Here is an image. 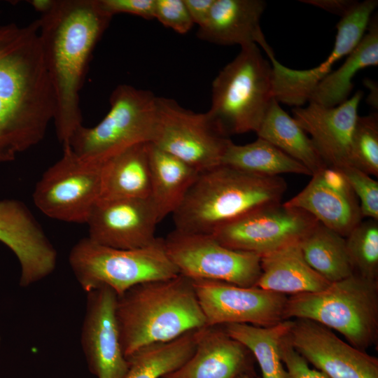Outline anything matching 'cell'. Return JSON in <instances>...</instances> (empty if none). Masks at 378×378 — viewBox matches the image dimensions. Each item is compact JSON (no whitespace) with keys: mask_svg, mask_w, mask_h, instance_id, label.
Wrapping results in <instances>:
<instances>
[{"mask_svg":"<svg viewBox=\"0 0 378 378\" xmlns=\"http://www.w3.org/2000/svg\"><path fill=\"white\" fill-rule=\"evenodd\" d=\"M303 256L317 273L330 283L354 274L345 237L318 223L299 241Z\"/></svg>","mask_w":378,"mask_h":378,"instance_id":"30","label":"cell"},{"mask_svg":"<svg viewBox=\"0 0 378 378\" xmlns=\"http://www.w3.org/2000/svg\"><path fill=\"white\" fill-rule=\"evenodd\" d=\"M102 9L113 17L118 13L154 19L155 0H98Z\"/></svg>","mask_w":378,"mask_h":378,"instance_id":"37","label":"cell"},{"mask_svg":"<svg viewBox=\"0 0 378 378\" xmlns=\"http://www.w3.org/2000/svg\"><path fill=\"white\" fill-rule=\"evenodd\" d=\"M192 281L206 326L246 323L269 327L284 320L286 295L220 281Z\"/></svg>","mask_w":378,"mask_h":378,"instance_id":"14","label":"cell"},{"mask_svg":"<svg viewBox=\"0 0 378 378\" xmlns=\"http://www.w3.org/2000/svg\"><path fill=\"white\" fill-rule=\"evenodd\" d=\"M196 330L165 342L155 343L127 357L129 368L125 378H162L181 367L193 354Z\"/></svg>","mask_w":378,"mask_h":378,"instance_id":"29","label":"cell"},{"mask_svg":"<svg viewBox=\"0 0 378 378\" xmlns=\"http://www.w3.org/2000/svg\"><path fill=\"white\" fill-rule=\"evenodd\" d=\"M340 170L360 200L362 218L378 220V182L370 175L352 166Z\"/></svg>","mask_w":378,"mask_h":378,"instance_id":"34","label":"cell"},{"mask_svg":"<svg viewBox=\"0 0 378 378\" xmlns=\"http://www.w3.org/2000/svg\"><path fill=\"white\" fill-rule=\"evenodd\" d=\"M87 294L80 343L88 368L97 378H125L129 363L120 343L118 295L106 286Z\"/></svg>","mask_w":378,"mask_h":378,"instance_id":"16","label":"cell"},{"mask_svg":"<svg viewBox=\"0 0 378 378\" xmlns=\"http://www.w3.org/2000/svg\"><path fill=\"white\" fill-rule=\"evenodd\" d=\"M287 189L279 176L255 174L220 164L199 173L172 214L176 230L212 234L258 208L279 203Z\"/></svg>","mask_w":378,"mask_h":378,"instance_id":"4","label":"cell"},{"mask_svg":"<svg viewBox=\"0 0 378 378\" xmlns=\"http://www.w3.org/2000/svg\"><path fill=\"white\" fill-rule=\"evenodd\" d=\"M256 134L305 167L312 176L328 167L307 134L274 98Z\"/></svg>","mask_w":378,"mask_h":378,"instance_id":"27","label":"cell"},{"mask_svg":"<svg viewBox=\"0 0 378 378\" xmlns=\"http://www.w3.org/2000/svg\"><path fill=\"white\" fill-rule=\"evenodd\" d=\"M378 4L377 0L357 2L337 24L333 48L326 61L306 70L281 64L268 44L262 48L271 61L274 98L279 102L299 107L309 102L318 84L332 70V66L347 56L359 43Z\"/></svg>","mask_w":378,"mask_h":378,"instance_id":"13","label":"cell"},{"mask_svg":"<svg viewBox=\"0 0 378 378\" xmlns=\"http://www.w3.org/2000/svg\"><path fill=\"white\" fill-rule=\"evenodd\" d=\"M56 0H31L28 1L35 10L44 15L53 8Z\"/></svg>","mask_w":378,"mask_h":378,"instance_id":"40","label":"cell"},{"mask_svg":"<svg viewBox=\"0 0 378 378\" xmlns=\"http://www.w3.org/2000/svg\"><path fill=\"white\" fill-rule=\"evenodd\" d=\"M300 1L339 15L341 18L346 15L358 2L352 0H302Z\"/></svg>","mask_w":378,"mask_h":378,"instance_id":"38","label":"cell"},{"mask_svg":"<svg viewBox=\"0 0 378 378\" xmlns=\"http://www.w3.org/2000/svg\"><path fill=\"white\" fill-rule=\"evenodd\" d=\"M163 240L167 254L179 274L191 280L252 287L261 274L260 255L229 248L212 234L174 229Z\"/></svg>","mask_w":378,"mask_h":378,"instance_id":"11","label":"cell"},{"mask_svg":"<svg viewBox=\"0 0 378 378\" xmlns=\"http://www.w3.org/2000/svg\"><path fill=\"white\" fill-rule=\"evenodd\" d=\"M293 348L328 378H378V358L341 340L330 328L309 319H292Z\"/></svg>","mask_w":378,"mask_h":378,"instance_id":"15","label":"cell"},{"mask_svg":"<svg viewBox=\"0 0 378 378\" xmlns=\"http://www.w3.org/2000/svg\"><path fill=\"white\" fill-rule=\"evenodd\" d=\"M232 142L207 113H196L173 99L157 97L156 120L150 143L157 148L200 173L221 164Z\"/></svg>","mask_w":378,"mask_h":378,"instance_id":"9","label":"cell"},{"mask_svg":"<svg viewBox=\"0 0 378 378\" xmlns=\"http://www.w3.org/2000/svg\"><path fill=\"white\" fill-rule=\"evenodd\" d=\"M115 317L125 358L206 326L192 281L181 274L131 287L117 297Z\"/></svg>","mask_w":378,"mask_h":378,"instance_id":"3","label":"cell"},{"mask_svg":"<svg viewBox=\"0 0 378 378\" xmlns=\"http://www.w3.org/2000/svg\"><path fill=\"white\" fill-rule=\"evenodd\" d=\"M274 99L271 63L255 43L241 47L212 82L206 112L225 136L257 132Z\"/></svg>","mask_w":378,"mask_h":378,"instance_id":"6","label":"cell"},{"mask_svg":"<svg viewBox=\"0 0 378 378\" xmlns=\"http://www.w3.org/2000/svg\"><path fill=\"white\" fill-rule=\"evenodd\" d=\"M160 220L149 198L99 199L86 224L88 238L107 247L134 249L153 244Z\"/></svg>","mask_w":378,"mask_h":378,"instance_id":"17","label":"cell"},{"mask_svg":"<svg viewBox=\"0 0 378 378\" xmlns=\"http://www.w3.org/2000/svg\"><path fill=\"white\" fill-rule=\"evenodd\" d=\"M149 199L160 222L179 207L199 172L179 158L149 143Z\"/></svg>","mask_w":378,"mask_h":378,"instance_id":"25","label":"cell"},{"mask_svg":"<svg viewBox=\"0 0 378 378\" xmlns=\"http://www.w3.org/2000/svg\"><path fill=\"white\" fill-rule=\"evenodd\" d=\"M111 18L98 0H56L51 10L38 20L43 59L55 96L53 121L63 148L83 125L80 91L92 52Z\"/></svg>","mask_w":378,"mask_h":378,"instance_id":"2","label":"cell"},{"mask_svg":"<svg viewBox=\"0 0 378 378\" xmlns=\"http://www.w3.org/2000/svg\"><path fill=\"white\" fill-rule=\"evenodd\" d=\"M102 162L82 158L69 148L49 167L33 192L35 206L46 216L86 223L101 194Z\"/></svg>","mask_w":378,"mask_h":378,"instance_id":"10","label":"cell"},{"mask_svg":"<svg viewBox=\"0 0 378 378\" xmlns=\"http://www.w3.org/2000/svg\"><path fill=\"white\" fill-rule=\"evenodd\" d=\"M284 204L305 211L319 223L346 237L362 220L356 195L340 169L326 167Z\"/></svg>","mask_w":378,"mask_h":378,"instance_id":"20","label":"cell"},{"mask_svg":"<svg viewBox=\"0 0 378 378\" xmlns=\"http://www.w3.org/2000/svg\"><path fill=\"white\" fill-rule=\"evenodd\" d=\"M69 262L86 293L106 286L118 296L136 284L179 274L167 254L163 239L158 237L145 247L118 249L99 245L87 237L72 247Z\"/></svg>","mask_w":378,"mask_h":378,"instance_id":"7","label":"cell"},{"mask_svg":"<svg viewBox=\"0 0 378 378\" xmlns=\"http://www.w3.org/2000/svg\"><path fill=\"white\" fill-rule=\"evenodd\" d=\"M260 268L255 286L284 295L317 292L330 284L307 262L299 241L262 255Z\"/></svg>","mask_w":378,"mask_h":378,"instance_id":"23","label":"cell"},{"mask_svg":"<svg viewBox=\"0 0 378 378\" xmlns=\"http://www.w3.org/2000/svg\"><path fill=\"white\" fill-rule=\"evenodd\" d=\"M306 318L366 351L378 341V281L352 274L323 290L288 297L284 319Z\"/></svg>","mask_w":378,"mask_h":378,"instance_id":"5","label":"cell"},{"mask_svg":"<svg viewBox=\"0 0 378 378\" xmlns=\"http://www.w3.org/2000/svg\"><path fill=\"white\" fill-rule=\"evenodd\" d=\"M365 34L343 64L332 71L316 87L309 102L334 107L349 99L354 88L352 80L360 70L378 64V19L371 18Z\"/></svg>","mask_w":378,"mask_h":378,"instance_id":"26","label":"cell"},{"mask_svg":"<svg viewBox=\"0 0 378 378\" xmlns=\"http://www.w3.org/2000/svg\"><path fill=\"white\" fill-rule=\"evenodd\" d=\"M0 241L18 260L21 286L43 279L56 267V250L30 211L18 200H0Z\"/></svg>","mask_w":378,"mask_h":378,"instance_id":"18","label":"cell"},{"mask_svg":"<svg viewBox=\"0 0 378 378\" xmlns=\"http://www.w3.org/2000/svg\"><path fill=\"white\" fill-rule=\"evenodd\" d=\"M318 221L304 210L276 203L250 211L212 235L222 245L260 257L300 241Z\"/></svg>","mask_w":378,"mask_h":378,"instance_id":"12","label":"cell"},{"mask_svg":"<svg viewBox=\"0 0 378 378\" xmlns=\"http://www.w3.org/2000/svg\"><path fill=\"white\" fill-rule=\"evenodd\" d=\"M194 24L204 25L211 12L214 0H183Z\"/></svg>","mask_w":378,"mask_h":378,"instance_id":"39","label":"cell"},{"mask_svg":"<svg viewBox=\"0 0 378 378\" xmlns=\"http://www.w3.org/2000/svg\"><path fill=\"white\" fill-rule=\"evenodd\" d=\"M345 241L354 273L378 281V220H361Z\"/></svg>","mask_w":378,"mask_h":378,"instance_id":"32","label":"cell"},{"mask_svg":"<svg viewBox=\"0 0 378 378\" xmlns=\"http://www.w3.org/2000/svg\"><path fill=\"white\" fill-rule=\"evenodd\" d=\"M351 162L369 175L378 176V114L358 115L354 127Z\"/></svg>","mask_w":378,"mask_h":378,"instance_id":"33","label":"cell"},{"mask_svg":"<svg viewBox=\"0 0 378 378\" xmlns=\"http://www.w3.org/2000/svg\"><path fill=\"white\" fill-rule=\"evenodd\" d=\"M36 20L0 25V163L38 144L53 120L55 101Z\"/></svg>","mask_w":378,"mask_h":378,"instance_id":"1","label":"cell"},{"mask_svg":"<svg viewBox=\"0 0 378 378\" xmlns=\"http://www.w3.org/2000/svg\"><path fill=\"white\" fill-rule=\"evenodd\" d=\"M362 97L363 92L357 91L334 107L309 102L292 111L293 118L309 134L328 167L342 169L351 166V139Z\"/></svg>","mask_w":378,"mask_h":378,"instance_id":"19","label":"cell"},{"mask_svg":"<svg viewBox=\"0 0 378 378\" xmlns=\"http://www.w3.org/2000/svg\"><path fill=\"white\" fill-rule=\"evenodd\" d=\"M280 350L288 378H328L319 370L309 367L308 362L291 344L289 333L283 338Z\"/></svg>","mask_w":378,"mask_h":378,"instance_id":"36","label":"cell"},{"mask_svg":"<svg viewBox=\"0 0 378 378\" xmlns=\"http://www.w3.org/2000/svg\"><path fill=\"white\" fill-rule=\"evenodd\" d=\"M254 358L242 344L220 326L196 330V346L178 369L162 378H237L255 374Z\"/></svg>","mask_w":378,"mask_h":378,"instance_id":"21","label":"cell"},{"mask_svg":"<svg viewBox=\"0 0 378 378\" xmlns=\"http://www.w3.org/2000/svg\"><path fill=\"white\" fill-rule=\"evenodd\" d=\"M154 19L181 34L194 24L183 0H155Z\"/></svg>","mask_w":378,"mask_h":378,"instance_id":"35","label":"cell"},{"mask_svg":"<svg viewBox=\"0 0 378 378\" xmlns=\"http://www.w3.org/2000/svg\"><path fill=\"white\" fill-rule=\"evenodd\" d=\"M237 378H258V377H257L255 374L246 373L239 375Z\"/></svg>","mask_w":378,"mask_h":378,"instance_id":"41","label":"cell"},{"mask_svg":"<svg viewBox=\"0 0 378 378\" xmlns=\"http://www.w3.org/2000/svg\"><path fill=\"white\" fill-rule=\"evenodd\" d=\"M222 164L255 174L276 176L281 174L312 176V173L269 141L258 139L245 145L232 142Z\"/></svg>","mask_w":378,"mask_h":378,"instance_id":"31","label":"cell"},{"mask_svg":"<svg viewBox=\"0 0 378 378\" xmlns=\"http://www.w3.org/2000/svg\"><path fill=\"white\" fill-rule=\"evenodd\" d=\"M266 7L262 0H214L199 38L218 45L262 46L267 43L260 22Z\"/></svg>","mask_w":378,"mask_h":378,"instance_id":"22","label":"cell"},{"mask_svg":"<svg viewBox=\"0 0 378 378\" xmlns=\"http://www.w3.org/2000/svg\"><path fill=\"white\" fill-rule=\"evenodd\" d=\"M292 319L260 327L246 323H230L222 326L224 330L251 353L257 360L261 377L258 378H288L287 371L281 357V343L289 333Z\"/></svg>","mask_w":378,"mask_h":378,"instance_id":"28","label":"cell"},{"mask_svg":"<svg viewBox=\"0 0 378 378\" xmlns=\"http://www.w3.org/2000/svg\"><path fill=\"white\" fill-rule=\"evenodd\" d=\"M109 102L104 118L93 127L79 126L66 148L82 158L102 162L130 146L151 143L157 110L153 93L122 84L113 90Z\"/></svg>","mask_w":378,"mask_h":378,"instance_id":"8","label":"cell"},{"mask_svg":"<svg viewBox=\"0 0 378 378\" xmlns=\"http://www.w3.org/2000/svg\"><path fill=\"white\" fill-rule=\"evenodd\" d=\"M149 143L130 146L102 162L99 199L149 198Z\"/></svg>","mask_w":378,"mask_h":378,"instance_id":"24","label":"cell"}]
</instances>
